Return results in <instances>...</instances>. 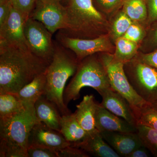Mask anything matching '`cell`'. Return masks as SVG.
Returning <instances> with one entry per match:
<instances>
[{"label":"cell","mask_w":157,"mask_h":157,"mask_svg":"<svg viewBox=\"0 0 157 157\" xmlns=\"http://www.w3.org/2000/svg\"><path fill=\"white\" fill-rule=\"evenodd\" d=\"M49 64L30 51L0 42V94H16Z\"/></svg>","instance_id":"6da1fadb"},{"label":"cell","mask_w":157,"mask_h":157,"mask_svg":"<svg viewBox=\"0 0 157 157\" xmlns=\"http://www.w3.org/2000/svg\"><path fill=\"white\" fill-rule=\"evenodd\" d=\"M38 122L34 105L0 118V157H28L30 133Z\"/></svg>","instance_id":"7a4b0ae2"},{"label":"cell","mask_w":157,"mask_h":157,"mask_svg":"<svg viewBox=\"0 0 157 157\" xmlns=\"http://www.w3.org/2000/svg\"><path fill=\"white\" fill-rule=\"evenodd\" d=\"M63 34L78 39H94L106 35L107 19L98 11L93 0H69Z\"/></svg>","instance_id":"3957f363"},{"label":"cell","mask_w":157,"mask_h":157,"mask_svg":"<svg viewBox=\"0 0 157 157\" xmlns=\"http://www.w3.org/2000/svg\"><path fill=\"white\" fill-rule=\"evenodd\" d=\"M79 61L61 48H55L53 59L46 70V85L44 95L57 107L62 115L71 111L64 102L65 86L76 73Z\"/></svg>","instance_id":"277c9868"},{"label":"cell","mask_w":157,"mask_h":157,"mask_svg":"<svg viewBox=\"0 0 157 157\" xmlns=\"http://www.w3.org/2000/svg\"><path fill=\"white\" fill-rule=\"evenodd\" d=\"M84 87L92 88L99 94L111 87L107 72L100 58L91 55L79 63L74 76L65 88L63 95L65 104L68 107L71 101L78 99L80 90Z\"/></svg>","instance_id":"5b68a950"},{"label":"cell","mask_w":157,"mask_h":157,"mask_svg":"<svg viewBox=\"0 0 157 157\" xmlns=\"http://www.w3.org/2000/svg\"><path fill=\"white\" fill-rule=\"evenodd\" d=\"M129 82L136 93L147 103L157 100V70L137 60L124 63Z\"/></svg>","instance_id":"8992f818"},{"label":"cell","mask_w":157,"mask_h":157,"mask_svg":"<svg viewBox=\"0 0 157 157\" xmlns=\"http://www.w3.org/2000/svg\"><path fill=\"white\" fill-rule=\"evenodd\" d=\"M99 58L107 72L110 86L128 101L132 109L150 104L138 95L131 86L124 70V63L117 59L113 54L104 53Z\"/></svg>","instance_id":"52a82bcc"},{"label":"cell","mask_w":157,"mask_h":157,"mask_svg":"<svg viewBox=\"0 0 157 157\" xmlns=\"http://www.w3.org/2000/svg\"><path fill=\"white\" fill-rule=\"evenodd\" d=\"M24 34L31 52L49 64L55 51L51 33L42 23L29 17L25 23Z\"/></svg>","instance_id":"ba28073f"},{"label":"cell","mask_w":157,"mask_h":157,"mask_svg":"<svg viewBox=\"0 0 157 157\" xmlns=\"http://www.w3.org/2000/svg\"><path fill=\"white\" fill-rule=\"evenodd\" d=\"M59 40L63 46L74 52L79 62L98 52H114V47L107 34L94 39H82L62 33Z\"/></svg>","instance_id":"9c48e42d"},{"label":"cell","mask_w":157,"mask_h":157,"mask_svg":"<svg viewBox=\"0 0 157 157\" xmlns=\"http://www.w3.org/2000/svg\"><path fill=\"white\" fill-rule=\"evenodd\" d=\"M67 9L60 0L36 1L29 17L40 21L52 34L62 30L66 22Z\"/></svg>","instance_id":"30bf717a"},{"label":"cell","mask_w":157,"mask_h":157,"mask_svg":"<svg viewBox=\"0 0 157 157\" xmlns=\"http://www.w3.org/2000/svg\"><path fill=\"white\" fill-rule=\"evenodd\" d=\"M27 19L21 12L11 6L8 20L0 27V42L31 51L24 34V25Z\"/></svg>","instance_id":"8fae6325"},{"label":"cell","mask_w":157,"mask_h":157,"mask_svg":"<svg viewBox=\"0 0 157 157\" xmlns=\"http://www.w3.org/2000/svg\"><path fill=\"white\" fill-rule=\"evenodd\" d=\"M70 144L60 132L41 122L35 124L29 136V146L43 147L57 152Z\"/></svg>","instance_id":"7c38bea8"},{"label":"cell","mask_w":157,"mask_h":157,"mask_svg":"<svg viewBox=\"0 0 157 157\" xmlns=\"http://www.w3.org/2000/svg\"><path fill=\"white\" fill-rule=\"evenodd\" d=\"M99 94L102 97L101 104L103 107L132 125L137 127L132 106L125 98L111 87L103 90Z\"/></svg>","instance_id":"4fadbf2b"},{"label":"cell","mask_w":157,"mask_h":157,"mask_svg":"<svg viewBox=\"0 0 157 157\" xmlns=\"http://www.w3.org/2000/svg\"><path fill=\"white\" fill-rule=\"evenodd\" d=\"M95 127L100 132H137V127L115 115L97 103L95 113Z\"/></svg>","instance_id":"5bb4252c"},{"label":"cell","mask_w":157,"mask_h":157,"mask_svg":"<svg viewBox=\"0 0 157 157\" xmlns=\"http://www.w3.org/2000/svg\"><path fill=\"white\" fill-rule=\"evenodd\" d=\"M105 141L120 156L127 157L135 149L142 145L136 132H100Z\"/></svg>","instance_id":"9a60e30c"},{"label":"cell","mask_w":157,"mask_h":157,"mask_svg":"<svg viewBox=\"0 0 157 157\" xmlns=\"http://www.w3.org/2000/svg\"><path fill=\"white\" fill-rule=\"evenodd\" d=\"M73 147L82 150L89 155L98 157H119V155L105 141L97 130L87 134L83 140L71 144Z\"/></svg>","instance_id":"2e32d148"},{"label":"cell","mask_w":157,"mask_h":157,"mask_svg":"<svg viewBox=\"0 0 157 157\" xmlns=\"http://www.w3.org/2000/svg\"><path fill=\"white\" fill-rule=\"evenodd\" d=\"M37 121L60 132L62 115L57 107L43 95L34 105Z\"/></svg>","instance_id":"e0dca14e"},{"label":"cell","mask_w":157,"mask_h":157,"mask_svg":"<svg viewBox=\"0 0 157 157\" xmlns=\"http://www.w3.org/2000/svg\"><path fill=\"white\" fill-rule=\"evenodd\" d=\"M97 103L93 95H86L76 106L74 113L76 119L87 134L98 130L95 127Z\"/></svg>","instance_id":"ac0fdd59"},{"label":"cell","mask_w":157,"mask_h":157,"mask_svg":"<svg viewBox=\"0 0 157 157\" xmlns=\"http://www.w3.org/2000/svg\"><path fill=\"white\" fill-rule=\"evenodd\" d=\"M45 72L36 76L15 94L25 105H35L37 100L45 94L46 85Z\"/></svg>","instance_id":"d6986e66"},{"label":"cell","mask_w":157,"mask_h":157,"mask_svg":"<svg viewBox=\"0 0 157 157\" xmlns=\"http://www.w3.org/2000/svg\"><path fill=\"white\" fill-rule=\"evenodd\" d=\"M60 125L61 133L71 144L81 141L87 135L78 123L74 113L62 115Z\"/></svg>","instance_id":"ffe728a7"},{"label":"cell","mask_w":157,"mask_h":157,"mask_svg":"<svg viewBox=\"0 0 157 157\" xmlns=\"http://www.w3.org/2000/svg\"><path fill=\"white\" fill-rule=\"evenodd\" d=\"M138 48V44L136 42L123 37H120L115 41L113 55L118 60L125 63L135 57Z\"/></svg>","instance_id":"44dd1931"},{"label":"cell","mask_w":157,"mask_h":157,"mask_svg":"<svg viewBox=\"0 0 157 157\" xmlns=\"http://www.w3.org/2000/svg\"><path fill=\"white\" fill-rule=\"evenodd\" d=\"M25 105L15 94H0V118L9 117L22 110Z\"/></svg>","instance_id":"7402d4cb"},{"label":"cell","mask_w":157,"mask_h":157,"mask_svg":"<svg viewBox=\"0 0 157 157\" xmlns=\"http://www.w3.org/2000/svg\"><path fill=\"white\" fill-rule=\"evenodd\" d=\"M122 11L133 21H142L147 18L145 0H124Z\"/></svg>","instance_id":"603a6c76"},{"label":"cell","mask_w":157,"mask_h":157,"mask_svg":"<svg viewBox=\"0 0 157 157\" xmlns=\"http://www.w3.org/2000/svg\"><path fill=\"white\" fill-rule=\"evenodd\" d=\"M136 125H143L157 130V109L148 104L133 109Z\"/></svg>","instance_id":"cb8c5ba5"},{"label":"cell","mask_w":157,"mask_h":157,"mask_svg":"<svg viewBox=\"0 0 157 157\" xmlns=\"http://www.w3.org/2000/svg\"><path fill=\"white\" fill-rule=\"evenodd\" d=\"M137 129L136 133L142 145L157 157V130L143 125L137 126Z\"/></svg>","instance_id":"d4e9b609"},{"label":"cell","mask_w":157,"mask_h":157,"mask_svg":"<svg viewBox=\"0 0 157 157\" xmlns=\"http://www.w3.org/2000/svg\"><path fill=\"white\" fill-rule=\"evenodd\" d=\"M133 22V21L123 11L119 13L111 28V33L114 40L122 37Z\"/></svg>","instance_id":"484cf974"},{"label":"cell","mask_w":157,"mask_h":157,"mask_svg":"<svg viewBox=\"0 0 157 157\" xmlns=\"http://www.w3.org/2000/svg\"><path fill=\"white\" fill-rule=\"evenodd\" d=\"M124 0H93L98 9L106 14L117 11L122 7Z\"/></svg>","instance_id":"4316f807"},{"label":"cell","mask_w":157,"mask_h":157,"mask_svg":"<svg viewBox=\"0 0 157 157\" xmlns=\"http://www.w3.org/2000/svg\"><path fill=\"white\" fill-rule=\"evenodd\" d=\"M11 6L21 12L26 18L29 17L36 0H10Z\"/></svg>","instance_id":"83f0119b"},{"label":"cell","mask_w":157,"mask_h":157,"mask_svg":"<svg viewBox=\"0 0 157 157\" xmlns=\"http://www.w3.org/2000/svg\"><path fill=\"white\" fill-rule=\"evenodd\" d=\"M145 36V31L141 26L136 22H133L123 37L138 43Z\"/></svg>","instance_id":"f1b7e54d"},{"label":"cell","mask_w":157,"mask_h":157,"mask_svg":"<svg viewBox=\"0 0 157 157\" xmlns=\"http://www.w3.org/2000/svg\"><path fill=\"white\" fill-rule=\"evenodd\" d=\"M27 155L28 157H58L56 151L36 145H29Z\"/></svg>","instance_id":"f546056e"},{"label":"cell","mask_w":157,"mask_h":157,"mask_svg":"<svg viewBox=\"0 0 157 157\" xmlns=\"http://www.w3.org/2000/svg\"><path fill=\"white\" fill-rule=\"evenodd\" d=\"M58 157H89V155L80 149L69 145L57 151Z\"/></svg>","instance_id":"4dcf8cb0"},{"label":"cell","mask_w":157,"mask_h":157,"mask_svg":"<svg viewBox=\"0 0 157 157\" xmlns=\"http://www.w3.org/2000/svg\"><path fill=\"white\" fill-rule=\"evenodd\" d=\"M136 59L157 70V49L150 53L141 54Z\"/></svg>","instance_id":"1f68e13d"},{"label":"cell","mask_w":157,"mask_h":157,"mask_svg":"<svg viewBox=\"0 0 157 157\" xmlns=\"http://www.w3.org/2000/svg\"><path fill=\"white\" fill-rule=\"evenodd\" d=\"M147 9L149 22L157 21V0H145Z\"/></svg>","instance_id":"d6a6232c"},{"label":"cell","mask_w":157,"mask_h":157,"mask_svg":"<svg viewBox=\"0 0 157 157\" xmlns=\"http://www.w3.org/2000/svg\"><path fill=\"white\" fill-rule=\"evenodd\" d=\"M11 6V2L0 5V27L2 26L8 20Z\"/></svg>","instance_id":"836d02e7"},{"label":"cell","mask_w":157,"mask_h":157,"mask_svg":"<svg viewBox=\"0 0 157 157\" xmlns=\"http://www.w3.org/2000/svg\"><path fill=\"white\" fill-rule=\"evenodd\" d=\"M149 151L143 145L135 149L127 157H147L150 156Z\"/></svg>","instance_id":"e575fe53"},{"label":"cell","mask_w":157,"mask_h":157,"mask_svg":"<svg viewBox=\"0 0 157 157\" xmlns=\"http://www.w3.org/2000/svg\"><path fill=\"white\" fill-rule=\"evenodd\" d=\"M151 39L152 40V43H153L155 45H157V28L153 33Z\"/></svg>","instance_id":"d590c367"},{"label":"cell","mask_w":157,"mask_h":157,"mask_svg":"<svg viewBox=\"0 0 157 157\" xmlns=\"http://www.w3.org/2000/svg\"><path fill=\"white\" fill-rule=\"evenodd\" d=\"M10 2V0H0V5Z\"/></svg>","instance_id":"8d00e7d4"},{"label":"cell","mask_w":157,"mask_h":157,"mask_svg":"<svg viewBox=\"0 0 157 157\" xmlns=\"http://www.w3.org/2000/svg\"><path fill=\"white\" fill-rule=\"evenodd\" d=\"M151 105L157 109V101H154L153 103H152Z\"/></svg>","instance_id":"74e56055"},{"label":"cell","mask_w":157,"mask_h":157,"mask_svg":"<svg viewBox=\"0 0 157 157\" xmlns=\"http://www.w3.org/2000/svg\"><path fill=\"white\" fill-rule=\"evenodd\" d=\"M61 2L63 1V2H69V0H60Z\"/></svg>","instance_id":"f35d334b"},{"label":"cell","mask_w":157,"mask_h":157,"mask_svg":"<svg viewBox=\"0 0 157 157\" xmlns=\"http://www.w3.org/2000/svg\"><path fill=\"white\" fill-rule=\"evenodd\" d=\"M36 1H45V0H36Z\"/></svg>","instance_id":"ab89813d"}]
</instances>
